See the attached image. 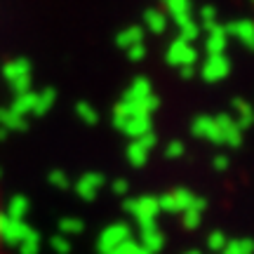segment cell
<instances>
[{
  "label": "cell",
  "mask_w": 254,
  "mask_h": 254,
  "mask_svg": "<svg viewBox=\"0 0 254 254\" xmlns=\"http://www.w3.org/2000/svg\"><path fill=\"white\" fill-rule=\"evenodd\" d=\"M163 9L177 26L193 19L190 17V0H163Z\"/></svg>",
  "instance_id": "cell-7"
},
{
  "label": "cell",
  "mask_w": 254,
  "mask_h": 254,
  "mask_svg": "<svg viewBox=\"0 0 254 254\" xmlns=\"http://www.w3.org/2000/svg\"><path fill=\"white\" fill-rule=\"evenodd\" d=\"M78 116H80L87 125H94V123H97V111L92 109L90 104H78Z\"/></svg>",
  "instance_id": "cell-26"
},
{
  "label": "cell",
  "mask_w": 254,
  "mask_h": 254,
  "mask_svg": "<svg viewBox=\"0 0 254 254\" xmlns=\"http://www.w3.org/2000/svg\"><path fill=\"white\" fill-rule=\"evenodd\" d=\"M19 247H21V254H36L38 252V236L31 231V233L19 243Z\"/></svg>",
  "instance_id": "cell-25"
},
{
  "label": "cell",
  "mask_w": 254,
  "mask_h": 254,
  "mask_svg": "<svg viewBox=\"0 0 254 254\" xmlns=\"http://www.w3.org/2000/svg\"><path fill=\"white\" fill-rule=\"evenodd\" d=\"M228 71H231V62L226 59V55H209L207 62L202 64V68H200L202 78H205L207 82L224 80V78L228 75Z\"/></svg>",
  "instance_id": "cell-4"
},
{
  "label": "cell",
  "mask_w": 254,
  "mask_h": 254,
  "mask_svg": "<svg viewBox=\"0 0 254 254\" xmlns=\"http://www.w3.org/2000/svg\"><path fill=\"white\" fill-rule=\"evenodd\" d=\"M0 125L5 127L7 132H12V129H21V127L26 125V118H21V116L14 113L12 109H0Z\"/></svg>",
  "instance_id": "cell-20"
},
{
  "label": "cell",
  "mask_w": 254,
  "mask_h": 254,
  "mask_svg": "<svg viewBox=\"0 0 254 254\" xmlns=\"http://www.w3.org/2000/svg\"><path fill=\"white\" fill-rule=\"evenodd\" d=\"M55 97L57 92L50 87V90H43V92H36V106H33V116H43L47 111L52 109L55 104Z\"/></svg>",
  "instance_id": "cell-19"
},
{
  "label": "cell",
  "mask_w": 254,
  "mask_h": 254,
  "mask_svg": "<svg viewBox=\"0 0 254 254\" xmlns=\"http://www.w3.org/2000/svg\"><path fill=\"white\" fill-rule=\"evenodd\" d=\"M120 50H132L134 45H144V28L141 26H129V28H123L116 38Z\"/></svg>",
  "instance_id": "cell-13"
},
{
  "label": "cell",
  "mask_w": 254,
  "mask_h": 254,
  "mask_svg": "<svg viewBox=\"0 0 254 254\" xmlns=\"http://www.w3.org/2000/svg\"><path fill=\"white\" fill-rule=\"evenodd\" d=\"M193 132L202 139H207V141H217L219 144V132H217V120L214 118H207V116H202V118L195 120V125H193Z\"/></svg>",
  "instance_id": "cell-16"
},
{
  "label": "cell",
  "mask_w": 254,
  "mask_h": 254,
  "mask_svg": "<svg viewBox=\"0 0 254 254\" xmlns=\"http://www.w3.org/2000/svg\"><path fill=\"white\" fill-rule=\"evenodd\" d=\"M120 129L125 132L127 136H132V139H139V136H144L151 132V116H132V118H127Z\"/></svg>",
  "instance_id": "cell-11"
},
{
  "label": "cell",
  "mask_w": 254,
  "mask_h": 254,
  "mask_svg": "<svg viewBox=\"0 0 254 254\" xmlns=\"http://www.w3.org/2000/svg\"><path fill=\"white\" fill-rule=\"evenodd\" d=\"M113 254H148V252H146L141 245L132 243V240H125V243H123V245H120Z\"/></svg>",
  "instance_id": "cell-27"
},
{
  "label": "cell",
  "mask_w": 254,
  "mask_h": 254,
  "mask_svg": "<svg viewBox=\"0 0 254 254\" xmlns=\"http://www.w3.org/2000/svg\"><path fill=\"white\" fill-rule=\"evenodd\" d=\"M33 106H36V92H21V94H17V99H14V104L9 106V109L14 111V113H19L21 118H26L28 113H33Z\"/></svg>",
  "instance_id": "cell-18"
},
{
  "label": "cell",
  "mask_w": 254,
  "mask_h": 254,
  "mask_svg": "<svg viewBox=\"0 0 254 254\" xmlns=\"http://www.w3.org/2000/svg\"><path fill=\"white\" fill-rule=\"evenodd\" d=\"M127 209H129V214L141 224V226H146V224H153L155 217L160 214V205H158V200L155 198H134L127 202Z\"/></svg>",
  "instance_id": "cell-3"
},
{
  "label": "cell",
  "mask_w": 254,
  "mask_h": 254,
  "mask_svg": "<svg viewBox=\"0 0 254 254\" xmlns=\"http://www.w3.org/2000/svg\"><path fill=\"white\" fill-rule=\"evenodd\" d=\"M167 62H170V66L179 68L184 75H190L193 66L198 62V52H195V47L190 43H184V40L177 38L172 45L167 47Z\"/></svg>",
  "instance_id": "cell-1"
},
{
  "label": "cell",
  "mask_w": 254,
  "mask_h": 254,
  "mask_svg": "<svg viewBox=\"0 0 254 254\" xmlns=\"http://www.w3.org/2000/svg\"><path fill=\"white\" fill-rule=\"evenodd\" d=\"M151 146H153V134H151V132L144 136H139V139H134V141L129 144V148H127V155H129L132 165H144L146 158H148Z\"/></svg>",
  "instance_id": "cell-10"
},
{
  "label": "cell",
  "mask_w": 254,
  "mask_h": 254,
  "mask_svg": "<svg viewBox=\"0 0 254 254\" xmlns=\"http://www.w3.org/2000/svg\"><path fill=\"white\" fill-rule=\"evenodd\" d=\"M2 75L17 90V94L28 92V87H31V62L28 59H12V62L5 64Z\"/></svg>",
  "instance_id": "cell-2"
},
{
  "label": "cell",
  "mask_w": 254,
  "mask_h": 254,
  "mask_svg": "<svg viewBox=\"0 0 254 254\" xmlns=\"http://www.w3.org/2000/svg\"><path fill=\"white\" fill-rule=\"evenodd\" d=\"M217 120V132H219V144H240V127L231 116H219Z\"/></svg>",
  "instance_id": "cell-8"
},
{
  "label": "cell",
  "mask_w": 254,
  "mask_h": 254,
  "mask_svg": "<svg viewBox=\"0 0 254 254\" xmlns=\"http://www.w3.org/2000/svg\"><path fill=\"white\" fill-rule=\"evenodd\" d=\"M233 111H236V116H238V118H233L238 123V127H247L250 123H254V111L243 99L233 101Z\"/></svg>",
  "instance_id": "cell-21"
},
{
  "label": "cell",
  "mask_w": 254,
  "mask_h": 254,
  "mask_svg": "<svg viewBox=\"0 0 254 254\" xmlns=\"http://www.w3.org/2000/svg\"><path fill=\"white\" fill-rule=\"evenodd\" d=\"M226 43H228V33H226V28L221 26V24H214V26L207 28V40H205V47H207L209 55H224Z\"/></svg>",
  "instance_id": "cell-9"
},
{
  "label": "cell",
  "mask_w": 254,
  "mask_h": 254,
  "mask_svg": "<svg viewBox=\"0 0 254 254\" xmlns=\"http://www.w3.org/2000/svg\"><path fill=\"white\" fill-rule=\"evenodd\" d=\"M125 240H129V228L123 226V224H113L109 226L99 238V250L104 254H113Z\"/></svg>",
  "instance_id": "cell-5"
},
{
  "label": "cell",
  "mask_w": 254,
  "mask_h": 254,
  "mask_svg": "<svg viewBox=\"0 0 254 254\" xmlns=\"http://www.w3.org/2000/svg\"><path fill=\"white\" fill-rule=\"evenodd\" d=\"M127 55H129V59H141L146 55V50H144V45H134L132 50H127Z\"/></svg>",
  "instance_id": "cell-28"
},
{
  "label": "cell",
  "mask_w": 254,
  "mask_h": 254,
  "mask_svg": "<svg viewBox=\"0 0 254 254\" xmlns=\"http://www.w3.org/2000/svg\"><path fill=\"white\" fill-rule=\"evenodd\" d=\"M214 24H219L217 21V9L214 7H202V12H200V28H209L214 26Z\"/></svg>",
  "instance_id": "cell-24"
},
{
  "label": "cell",
  "mask_w": 254,
  "mask_h": 254,
  "mask_svg": "<svg viewBox=\"0 0 254 254\" xmlns=\"http://www.w3.org/2000/svg\"><path fill=\"white\" fill-rule=\"evenodd\" d=\"M182 153H184V146L179 144V141H174V144L167 148V155H170V158H177V155H182Z\"/></svg>",
  "instance_id": "cell-29"
},
{
  "label": "cell",
  "mask_w": 254,
  "mask_h": 254,
  "mask_svg": "<svg viewBox=\"0 0 254 254\" xmlns=\"http://www.w3.org/2000/svg\"><path fill=\"white\" fill-rule=\"evenodd\" d=\"M52 184H57V186H66V177H64L62 172H52Z\"/></svg>",
  "instance_id": "cell-30"
},
{
  "label": "cell",
  "mask_w": 254,
  "mask_h": 254,
  "mask_svg": "<svg viewBox=\"0 0 254 254\" xmlns=\"http://www.w3.org/2000/svg\"><path fill=\"white\" fill-rule=\"evenodd\" d=\"M141 247H144L148 254L163 247V233L155 228V224H146V226H141Z\"/></svg>",
  "instance_id": "cell-14"
},
{
  "label": "cell",
  "mask_w": 254,
  "mask_h": 254,
  "mask_svg": "<svg viewBox=\"0 0 254 254\" xmlns=\"http://www.w3.org/2000/svg\"><path fill=\"white\" fill-rule=\"evenodd\" d=\"M200 36V24L198 21H186V24H182L179 26V40H184V43H190L193 45V40Z\"/></svg>",
  "instance_id": "cell-22"
},
{
  "label": "cell",
  "mask_w": 254,
  "mask_h": 254,
  "mask_svg": "<svg viewBox=\"0 0 254 254\" xmlns=\"http://www.w3.org/2000/svg\"><path fill=\"white\" fill-rule=\"evenodd\" d=\"M101 184H104V177H101V174H87V177H82L80 182H78V193H80L82 198L92 200L94 193L101 189Z\"/></svg>",
  "instance_id": "cell-17"
},
{
  "label": "cell",
  "mask_w": 254,
  "mask_h": 254,
  "mask_svg": "<svg viewBox=\"0 0 254 254\" xmlns=\"http://www.w3.org/2000/svg\"><path fill=\"white\" fill-rule=\"evenodd\" d=\"M28 212V200L26 198H12V202H9V219H17V221H21V219L26 217Z\"/></svg>",
  "instance_id": "cell-23"
},
{
  "label": "cell",
  "mask_w": 254,
  "mask_h": 254,
  "mask_svg": "<svg viewBox=\"0 0 254 254\" xmlns=\"http://www.w3.org/2000/svg\"><path fill=\"white\" fill-rule=\"evenodd\" d=\"M148 94H153L148 80H146V78H136V80L129 85V90L125 92L123 101H125V104H136V101H141L144 97H148Z\"/></svg>",
  "instance_id": "cell-15"
},
{
  "label": "cell",
  "mask_w": 254,
  "mask_h": 254,
  "mask_svg": "<svg viewBox=\"0 0 254 254\" xmlns=\"http://www.w3.org/2000/svg\"><path fill=\"white\" fill-rule=\"evenodd\" d=\"M144 24L151 33H165V31H167V24H170V17L165 14V9L151 7L144 12Z\"/></svg>",
  "instance_id": "cell-12"
},
{
  "label": "cell",
  "mask_w": 254,
  "mask_h": 254,
  "mask_svg": "<svg viewBox=\"0 0 254 254\" xmlns=\"http://www.w3.org/2000/svg\"><path fill=\"white\" fill-rule=\"evenodd\" d=\"M224 28H226L228 36H236L247 50H254V21H250V19H238V21L226 24Z\"/></svg>",
  "instance_id": "cell-6"
}]
</instances>
